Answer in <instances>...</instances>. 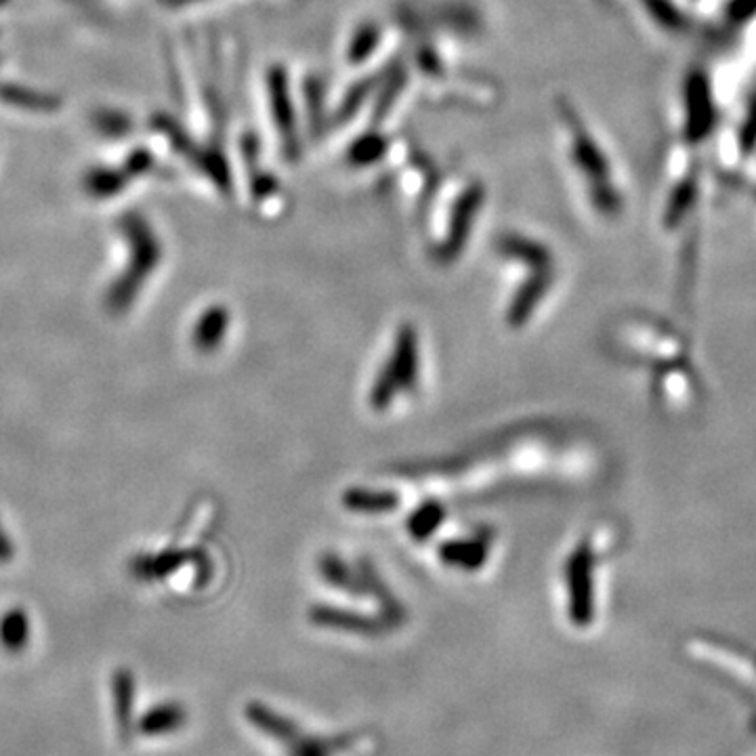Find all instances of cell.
<instances>
[{
	"label": "cell",
	"mask_w": 756,
	"mask_h": 756,
	"mask_svg": "<svg viewBox=\"0 0 756 756\" xmlns=\"http://www.w3.org/2000/svg\"><path fill=\"white\" fill-rule=\"evenodd\" d=\"M421 381V341L414 324H402L393 338L387 362L381 366L369 402L374 412H387L400 395L416 391Z\"/></svg>",
	"instance_id": "1"
},
{
	"label": "cell",
	"mask_w": 756,
	"mask_h": 756,
	"mask_svg": "<svg viewBox=\"0 0 756 756\" xmlns=\"http://www.w3.org/2000/svg\"><path fill=\"white\" fill-rule=\"evenodd\" d=\"M122 229L130 244V261L127 272L111 284L106 296L108 307L114 314H122L129 310L132 301L139 295L146 277L154 274L160 261V244L141 217H127Z\"/></svg>",
	"instance_id": "2"
},
{
	"label": "cell",
	"mask_w": 756,
	"mask_h": 756,
	"mask_svg": "<svg viewBox=\"0 0 756 756\" xmlns=\"http://www.w3.org/2000/svg\"><path fill=\"white\" fill-rule=\"evenodd\" d=\"M568 611L573 625L587 627L595 616V553L589 540H582L563 568Z\"/></svg>",
	"instance_id": "3"
},
{
	"label": "cell",
	"mask_w": 756,
	"mask_h": 756,
	"mask_svg": "<svg viewBox=\"0 0 756 756\" xmlns=\"http://www.w3.org/2000/svg\"><path fill=\"white\" fill-rule=\"evenodd\" d=\"M492 549V538L488 534L450 538L440 544V559L443 566L461 572L475 573L488 563Z\"/></svg>",
	"instance_id": "4"
},
{
	"label": "cell",
	"mask_w": 756,
	"mask_h": 756,
	"mask_svg": "<svg viewBox=\"0 0 756 756\" xmlns=\"http://www.w3.org/2000/svg\"><path fill=\"white\" fill-rule=\"evenodd\" d=\"M551 286H553V269H549V272H532V276L528 277L517 288L516 295H513L511 303H509L507 324L511 328H523L532 320V315L540 307V303L544 301V296L549 295Z\"/></svg>",
	"instance_id": "5"
},
{
	"label": "cell",
	"mask_w": 756,
	"mask_h": 756,
	"mask_svg": "<svg viewBox=\"0 0 756 756\" xmlns=\"http://www.w3.org/2000/svg\"><path fill=\"white\" fill-rule=\"evenodd\" d=\"M310 618L317 627L345 630V632H360V635H376L391 627L385 618H370L360 611L334 608V606H314L310 609Z\"/></svg>",
	"instance_id": "6"
},
{
	"label": "cell",
	"mask_w": 756,
	"mask_h": 756,
	"mask_svg": "<svg viewBox=\"0 0 756 756\" xmlns=\"http://www.w3.org/2000/svg\"><path fill=\"white\" fill-rule=\"evenodd\" d=\"M499 253L502 257L513 258L517 263L530 267V272H549L553 269V255L551 251L540 244V242L519 236V234H507L499 240Z\"/></svg>",
	"instance_id": "7"
},
{
	"label": "cell",
	"mask_w": 756,
	"mask_h": 756,
	"mask_svg": "<svg viewBox=\"0 0 756 756\" xmlns=\"http://www.w3.org/2000/svg\"><path fill=\"white\" fill-rule=\"evenodd\" d=\"M400 504H402V499L393 490L355 485L343 494V507L351 513H360V516H385V513L397 511Z\"/></svg>",
	"instance_id": "8"
},
{
	"label": "cell",
	"mask_w": 756,
	"mask_h": 756,
	"mask_svg": "<svg viewBox=\"0 0 756 756\" xmlns=\"http://www.w3.org/2000/svg\"><path fill=\"white\" fill-rule=\"evenodd\" d=\"M229 322H232V315L227 312V307L223 305L208 307L194 326V333H192L194 347L203 353L219 350L229 331Z\"/></svg>",
	"instance_id": "9"
},
{
	"label": "cell",
	"mask_w": 756,
	"mask_h": 756,
	"mask_svg": "<svg viewBox=\"0 0 756 756\" xmlns=\"http://www.w3.org/2000/svg\"><path fill=\"white\" fill-rule=\"evenodd\" d=\"M317 570H320V576L324 578V582L331 585L333 589L350 592L355 597H366L362 573H360V570H353L341 554H322L317 559Z\"/></svg>",
	"instance_id": "10"
},
{
	"label": "cell",
	"mask_w": 756,
	"mask_h": 756,
	"mask_svg": "<svg viewBox=\"0 0 756 756\" xmlns=\"http://www.w3.org/2000/svg\"><path fill=\"white\" fill-rule=\"evenodd\" d=\"M200 554L192 551H165L158 554H144L132 559L130 572L139 580H160L167 578L168 573L177 572L181 566L198 559Z\"/></svg>",
	"instance_id": "11"
},
{
	"label": "cell",
	"mask_w": 756,
	"mask_h": 756,
	"mask_svg": "<svg viewBox=\"0 0 756 756\" xmlns=\"http://www.w3.org/2000/svg\"><path fill=\"white\" fill-rule=\"evenodd\" d=\"M478 206H480V200L473 194H471V198L462 200L461 208H459V213H456V217L452 222V227L448 232V238H445V242L435 253V257L440 258L442 263H452L454 258L461 255L462 248L467 244V238H469V232L473 227Z\"/></svg>",
	"instance_id": "12"
},
{
	"label": "cell",
	"mask_w": 756,
	"mask_h": 756,
	"mask_svg": "<svg viewBox=\"0 0 756 756\" xmlns=\"http://www.w3.org/2000/svg\"><path fill=\"white\" fill-rule=\"evenodd\" d=\"M445 521V507L440 500H426L412 516L408 517V532L416 542H426Z\"/></svg>",
	"instance_id": "13"
},
{
	"label": "cell",
	"mask_w": 756,
	"mask_h": 756,
	"mask_svg": "<svg viewBox=\"0 0 756 756\" xmlns=\"http://www.w3.org/2000/svg\"><path fill=\"white\" fill-rule=\"evenodd\" d=\"M30 637V625L28 616L23 609H9L0 618V644L9 651H19L28 644Z\"/></svg>",
	"instance_id": "14"
},
{
	"label": "cell",
	"mask_w": 756,
	"mask_h": 756,
	"mask_svg": "<svg viewBox=\"0 0 756 756\" xmlns=\"http://www.w3.org/2000/svg\"><path fill=\"white\" fill-rule=\"evenodd\" d=\"M11 559H13V544H11L9 536H7L2 523H0V563H9Z\"/></svg>",
	"instance_id": "15"
}]
</instances>
